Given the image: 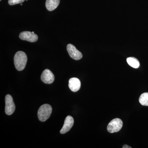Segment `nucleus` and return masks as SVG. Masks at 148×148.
Instances as JSON below:
<instances>
[{
    "instance_id": "obj_14",
    "label": "nucleus",
    "mask_w": 148,
    "mask_h": 148,
    "mask_svg": "<svg viewBox=\"0 0 148 148\" xmlns=\"http://www.w3.org/2000/svg\"><path fill=\"white\" fill-rule=\"evenodd\" d=\"M131 147H130V146H129L128 145H124L123 146V148H131Z\"/></svg>"
},
{
    "instance_id": "obj_13",
    "label": "nucleus",
    "mask_w": 148,
    "mask_h": 148,
    "mask_svg": "<svg viewBox=\"0 0 148 148\" xmlns=\"http://www.w3.org/2000/svg\"><path fill=\"white\" fill-rule=\"evenodd\" d=\"M25 0H8V3L10 5H13L24 2Z\"/></svg>"
},
{
    "instance_id": "obj_9",
    "label": "nucleus",
    "mask_w": 148,
    "mask_h": 148,
    "mask_svg": "<svg viewBox=\"0 0 148 148\" xmlns=\"http://www.w3.org/2000/svg\"><path fill=\"white\" fill-rule=\"evenodd\" d=\"M69 86L71 91L74 92H77L80 88L81 86L80 81L77 78H72L69 79Z\"/></svg>"
},
{
    "instance_id": "obj_17",
    "label": "nucleus",
    "mask_w": 148,
    "mask_h": 148,
    "mask_svg": "<svg viewBox=\"0 0 148 148\" xmlns=\"http://www.w3.org/2000/svg\"><path fill=\"white\" fill-rule=\"evenodd\" d=\"M0 1H1V0H0Z\"/></svg>"
},
{
    "instance_id": "obj_5",
    "label": "nucleus",
    "mask_w": 148,
    "mask_h": 148,
    "mask_svg": "<svg viewBox=\"0 0 148 148\" xmlns=\"http://www.w3.org/2000/svg\"><path fill=\"white\" fill-rule=\"evenodd\" d=\"M67 49L71 58L74 60H79L82 57V54L73 45L69 44L67 45Z\"/></svg>"
},
{
    "instance_id": "obj_16",
    "label": "nucleus",
    "mask_w": 148,
    "mask_h": 148,
    "mask_svg": "<svg viewBox=\"0 0 148 148\" xmlns=\"http://www.w3.org/2000/svg\"><path fill=\"white\" fill-rule=\"evenodd\" d=\"M26 1H28V0H26Z\"/></svg>"
},
{
    "instance_id": "obj_7",
    "label": "nucleus",
    "mask_w": 148,
    "mask_h": 148,
    "mask_svg": "<svg viewBox=\"0 0 148 148\" xmlns=\"http://www.w3.org/2000/svg\"><path fill=\"white\" fill-rule=\"evenodd\" d=\"M19 37L21 40L31 42H36L38 40V36L34 33H32V32H21L19 35Z\"/></svg>"
},
{
    "instance_id": "obj_12",
    "label": "nucleus",
    "mask_w": 148,
    "mask_h": 148,
    "mask_svg": "<svg viewBox=\"0 0 148 148\" xmlns=\"http://www.w3.org/2000/svg\"><path fill=\"white\" fill-rule=\"evenodd\" d=\"M139 102L143 106H148V92H145L140 95Z\"/></svg>"
},
{
    "instance_id": "obj_10",
    "label": "nucleus",
    "mask_w": 148,
    "mask_h": 148,
    "mask_svg": "<svg viewBox=\"0 0 148 148\" xmlns=\"http://www.w3.org/2000/svg\"><path fill=\"white\" fill-rule=\"evenodd\" d=\"M60 0H47L45 5L46 8L49 11H52L57 8L59 5Z\"/></svg>"
},
{
    "instance_id": "obj_11",
    "label": "nucleus",
    "mask_w": 148,
    "mask_h": 148,
    "mask_svg": "<svg viewBox=\"0 0 148 148\" xmlns=\"http://www.w3.org/2000/svg\"><path fill=\"white\" fill-rule=\"evenodd\" d=\"M127 64L132 68L138 69L140 66V64L139 61L134 57H129L127 58Z\"/></svg>"
},
{
    "instance_id": "obj_3",
    "label": "nucleus",
    "mask_w": 148,
    "mask_h": 148,
    "mask_svg": "<svg viewBox=\"0 0 148 148\" xmlns=\"http://www.w3.org/2000/svg\"><path fill=\"white\" fill-rule=\"evenodd\" d=\"M123 121L121 119L116 118L110 122L107 127V130L110 133L119 132L123 126Z\"/></svg>"
},
{
    "instance_id": "obj_6",
    "label": "nucleus",
    "mask_w": 148,
    "mask_h": 148,
    "mask_svg": "<svg viewBox=\"0 0 148 148\" xmlns=\"http://www.w3.org/2000/svg\"><path fill=\"white\" fill-rule=\"evenodd\" d=\"M42 81L47 84H51L54 81L55 77L53 73L48 69H46L42 72L41 76Z\"/></svg>"
},
{
    "instance_id": "obj_8",
    "label": "nucleus",
    "mask_w": 148,
    "mask_h": 148,
    "mask_svg": "<svg viewBox=\"0 0 148 148\" xmlns=\"http://www.w3.org/2000/svg\"><path fill=\"white\" fill-rule=\"evenodd\" d=\"M74 120L73 117L71 116H68L65 119L64 125L60 130V133L64 134L69 132L73 125Z\"/></svg>"
},
{
    "instance_id": "obj_1",
    "label": "nucleus",
    "mask_w": 148,
    "mask_h": 148,
    "mask_svg": "<svg viewBox=\"0 0 148 148\" xmlns=\"http://www.w3.org/2000/svg\"><path fill=\"white\" fill-rule=\"evenodd\" d=\"M14 61L16 70L18 71H23L27 65V56L23 51H18L15 53Z\"/></svg>"
},
{
    "instance_id": "obj_15",
    "label": "nucleus",
    "mask_w": 148,
    "mask_h": 148,
    "mask_svg": "<svg viewBox=\"0 0 148 148\" xmlns=\"http://www.w3.org/2000/svg\"><path fill=\"white\" fill-rule=\"evenodd\" d=\"M20 5H23V4H22L21 3V4H20Z\"/></svg>"
},
{
    "instance_id": "obj_2",
    "label": "nucleus",
    "mask_w": 148,
    "mask_h": 148,
    "mask_svg": "<svg viewBox=\"0 0 148 148\" xmlns=\"http://www.w3.org/2000/svg\"><path fill=\"white\" fill-rule=\"evenodd\" d=\"M52 107L49 104L41 106L38 112V116L40 121H45L50 117L52 112Z\"/></svg>"
},
{
    "instance_id": "obj_4",
    "label": "nucleus",
    "mask_w": 148,
    "mask_h": 148,
    "mask_svg": "<svg viewBox=\"0 0 148 148\" xmlns=\"http://www.w3.org/2000/svg\"><path fill=\"white\" fill-rule=\"evenodd\" d=\"M5 112L8 115H10L14 112L15 106L14 103L13 98L10 95H7L5 98Z\"/></svg>"
}]
</instances>
